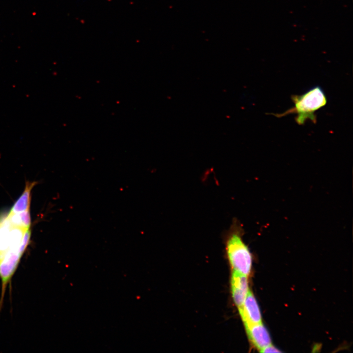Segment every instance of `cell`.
<instances>
[{"label": "cell", "instance_id": "1", "mask_svg": "<svg viewBox=\"0 0 353 353\" xmlns=\"http://www.w3.org/2000/svg\"><path fill=\"white\" fill-rule=\"evenodd\" d=\"M243 230L237 220H233L225 235L226 249L233 271L245 276L250 274L252 263L251 253L244 242Z\"/></svg>", "mask_w": 353, "mask_h": 353}, {"label": "cell", "instance_id": "2", "mask_svg": "<svg viewBox=\"0 0 353 353\" xmlns=\"http://www.w3.org/2000/svg\"><path fill=\"white\" fill-rule=\"evenodd\" d=\"M291 99L294 105L283 113L275 114L274 116L281 117L286 115L296 113L295 121L299 125H303L307 120L316 122L315 112L324 106L327 102L326 96L322 89L315 86L301 95H293Z\"/></svg>", "mask_w": 353, "mask_h": 353}, {"label": "cell", "instance_id": "3", "mask_svg": "<svg viewBox=\"0 0 353 353\" xmlns=\"http://www.w3.org/2000/svg\"><path fill=\"white\" fill-rule=\"evenodd\" d=\"M238 308L245 326L262 323L259 306L251 291H249L243 304Z\"/></svg>", "mask_w": 353, "mask_h": 353}, {"label": "cell", "instance_id": "4", "mask_svg": "<svg viewBox=\"0 0 353 353\" xmlns=\"http://www.w3.org/2000/svg\"><path fill=\"white\" fill-rule=\"evenodd\" d=\"M231 286L233 301L239 308L243 304L249 291L247 276L233 271Z\"/></svg>", "mask_w": 353, "mask_h": 353}, {"label": "cell", "instance_id": "5", "mask_svg": "<svg viewBox=\"0 0 353 353\" xmlns=\"http://www.w3.org/2000/svg\"><path fill=\"white\" fill-rule=\"evenodd\" d=\"M248 335L254 346L261 350L271 344L269 333L261 323L245 326Z\"/></svg>", "mask_w": 353, "mask_h": 353}, {"label": "cell", "instance_id": "6", "mask_svg": "<svg viewBox=\"0 0 353 353\" xmlns=\"http://www.w3.org/2000/svg\"><path fill=\"white\" fill-rule=\"evenodd\" d=\"M36 182H27L23 194L12 206L10 212L18 213L29 209L31 201V191Z\"/></svg>", "mask_w": 353, "mask_h": 353}, {"label": "cell", "instance_id": "7", "mask_svg": "<svg viewBox=\"0 0 353 353\" xmlns=\"http://www.w3.org/2000/svg\"><path fill=\"white\" fill-rule=\"evenodd\" d=\"M18 213L19 214L23 228L25 229L30 228L31 225V218L29 209Z\"/></svg>", "mask_w": 353, "mask_h": 353}, {"label": "cell", "instance_id": "8", "mask_svg": "<svg viewBox=\"0 0 353 353\" xmlns=\"http://www.w3.org/2000/svg\"><path fill=\"white\" fill-rule=\"evenodd\" d=\"M260 352L261 353H281V351L271 344L261 349Z\"/></svg>", "mask_w": 353, "mask_h": 353}]
</instances>
